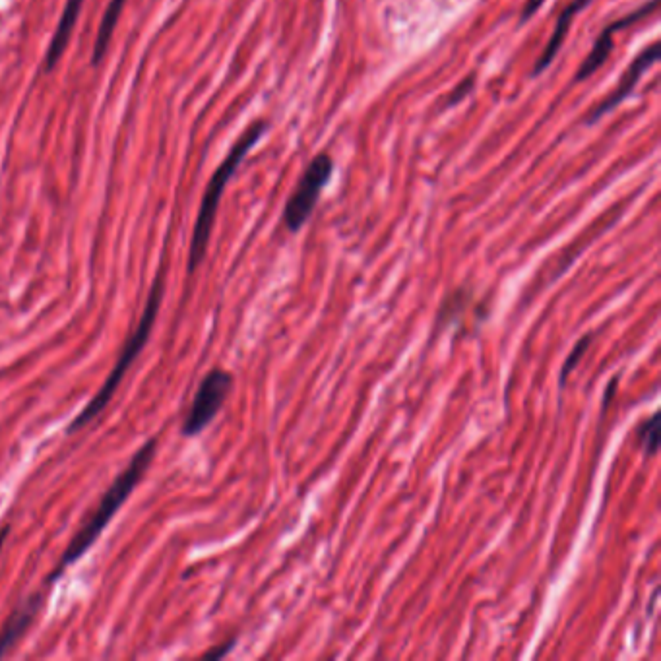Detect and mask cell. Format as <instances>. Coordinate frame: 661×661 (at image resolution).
<instances>
[{
	"label": "cell",
	"instance_id": "cell-9",
	"mask_svg": "<svg viewBox=\"0 0 661 661\" xmlns=\"http://www.w3.org/2000/svg\"><path fill=\"white\" fill-rule=\"evenodd\" d=\"M82 6H84V0H66L64 4L63 16L57 24V30L53 33L51 37V43L47 47V55H45V61H43V68L45 72H51L64 55L66 51V45L72 37V32H74V26L80 18V12H82Z\"/></svg>",
	"mask_w": 661,
	"mask_h": 661
},
{
	"label": "cell",
	"instance_id": "cell-8",
	"mask_svg": "<svg viewBox=\"0 0 661 661\" xmlns=\"http://www.w3.org/2000/svg\"><path fill=\"white\" fill-rule=\"evenodd\" d=\"M45 592L47 590L22 599L14 607V611L8 615L6 623L0 629V658L6 656L26 636V632L32 627L35 617L39 615L41 607L45 605V599H47Z\"/></svg>",
	"mask_w": 661,
	"mask_h": 661
},
{
	"label": "cell",
	"instance_id": "cell-15",
	"mask_svg": "<svg viewBox=\"0 0 661 661\" xmlns=\"http://www.w3.org/2000/svg\"><path fill=\"white\" fill-rule=\"evenodd\" d=\"M235 644H237V638H231V640L223 642V644H220V646H216L214 650L206 652V654H204V658H206V660H220V658L227 656V654L233 650V646H235Z\"/></svg>",
	"mask_w": 661,
	"mask_h": 661
},
{
	"label": "cell",
	"instance_id": "cell-1",
	"mask_svg": "<svg viewBox=\"0 0 661 661\" xmlns=\"http://www.w3.org/2000/svg\"><path fill=\"white\" fill-rule=\"evenodd\" d=\"M156 450H158V439L154 437V439L144 442L134 452L128 466L115 477V481L103 493L99 503L95 504L92 514L84 520L80 530L74 534V537L70 539V543L66 545L61 561L57 563L55 570L43 582V590H51V586L63 576L64 572L72 567L74 563H78L90 551V547L105 532V528L111 524V520L117 516L121 506L130 499L136 485L144 479V473L148 472V468L152 466Z\"/></svg>",
	"mask_w": 661,
	"mask_h": 661
},
{
	"label": "cell",
	"instance_id": "cell-10",
	"mask_svg": "<svg viewBox=\"0 0 661 661\" xmlns=\"http://www.w3.org/2000/svg\"><path fill=\"white\" fill-rule=\"evenodd\" d=\"M590 2H592V0H572V2H568L567 8L563 10V14H561L559 20H557V26H555V30H553V35H551L549 43L545 45L541 57L537 59L532 76H537V74L545 72V70L553 64V59L557 57L559 49L563 47V41H565V37H567L568 28L572 26L574 16H576L580 10H584Z\"/></svg>",
	"mask_w": 661,
	"mask_h": 661
},
{
	"label": "cell",
	"instance_id": "cell-17",
	"mask_svg": "<svg viewBox=\"0 0 661 661\" xmlns=\"http://www.w3.org/2000/svg\"><path fill=\"white\" fill-rule=\"evenodd\" d=\"M543 2L545 0H528L526 6H524V10H522V14H520V24H526L536 14L537 10L541 8Z\"/></svg>",
	"mask_w": 661,
	"mask_h": 661
},
{
	"label": "cell",
	"instance_id": "cell-4",
	"mask_svg": "<svg viewBox=\"0 0 661 661\" xmlns=\"http://www.w3.org/2000/svg\"><path fill=\"white\" fill-rule=\"evenodd\" d=\"M332 169H334V163L326 154H318L305 169L293 194L287 198L284 208L285 227L291 233H297L315 212L318 196L326 187V183L330 181Z\"/></svg>",
	"mask_w": 661,
	"mask_h": 661
},
{
	"label": "cell",
	"instance_id": "cell-5",
	"mask_svg": "<svg viewBox=\"0 0 661 661\" xmlns=\"http://www.w3.org/2000/svg\"><path fill=\"white\" fill-rule=\"evenodd\" d=\"M231 390H233V375L225 369L216 367L202 378L192 398L187 419L183 423V435L185 437L200 435L218 417Z\"/></svg>",
	"mask_w": 661,
	"mask_h": 661
},
{
	"label": "cell",
	"instance_id": "cell-6",
	"mask_svg": "<svg viewBox=\"0 0 661 661\" xmlns=\"http://www.w3.org/2000/svg\"><path fill=\"white\" fill-rule=\"evenodd\" d=\"M658 57H660V45H658V43H652L648 49H644V51L632 61V64L627 68V72L623 74V78H621L617 90L611 92L609 97H607L603 103H599L598 107L592 111V115L588 117V125L598 123L601 117H605L607 113L615 111V107H619L625 99H629L630 94L634 92V88L638 86L640 78H642V76H644V74L656 64Z\"/></svg>",
	"mask_w": 661,
	"mask_h": 661
},
{
	"label": "cell",
	"instance_id": "cell-3",
	"mask_svg": "<svg viewBox=\"0 0 661 661\" xmlns=\"http://www.w3.org/2000/svg\"><path fill=\"white\" fill-rule=\"evenodd\" d=\"M264 132H266V123H262V121L249 126L247 132L235 142V146L231 148L227 158L223 159V163L216 169L214 177L210 179L208 189L204 192V198L200 204V210H198V218L194 223V233H192V241H190L189 268H187L190 276L198 270V266L204 262V256L208 252L223 190L231 181V177L235 175V171L239 169V165L243 163V159L247 158V154L256 146V142L262 138Z\"/></svg>",
	"mask_w": 661,
	"mask_h": 661
},
{
	"label": "cell",
	"instance_id": "cell-13",
	"mask_svg": "<svg viewBox=\"0 0 661 661\" xmlns=\"http://www.w3.org/2000/svg\"><path fill=\"white\" fill-rule=\"evenodd\" d=\"M658 421H660V415L658 413H652L646 421H642L638 425V431H636V439H638V444L642 446L644 454L650 458V456H656L658 448H660V427H658Z\"/></svg>",
	"mask_w": 661,
	"mask_h": 661
},
{
	"label": "cell",
	"instance_id": "cell-2",
	"mask_svg": "<svg viewBox=\"0 0 661 661\" xmlns=\"http://www.w3.org/2000/svg\"><path fill=\"white\" fill-rule=\"evenodd\" d=\"M163 293H165V276H163V272H159L154 284H152V289H150V295H148V301H146L142 316H140L134 332L128 336L115 367L111 369L109 377L105 378L103 386L95 392L94 398L86 404V408L80 411L74 417V421L68 425V429H66L68 435H74V433L82 431L88 423H92L95 417H99L103 410L109 406V402L113 400L115 392L119 390L128 369L132 367V363L138 359V355L142 353V349L146 347L148 340H150V334H152V330L156 326V320H158Z\"/></svg>",
	"mask_w": 661,
	"mask_h": 661
},
{
	"label": "cell",
	"instance_id": "cell-14",
	"mask_svg": "<svg viewBox=\"0 0 661 661\" xmlns=\"http://www.w3.org/2000/svg\"><path fill=\"white\" fill-rule=\"evenodd\" d=\"M592 342H594V336L592 334H588V336H584V338H580L578 342H576V346L572 347V351L568 353V359L565 361V365H563V369H561V386H565L567 384V377L578 367V363H580V359L584 357V353L588 351V347L592 346Z\"/></svg>",
	"mask_w": 661,
	"mask_h": 661
},
{
	"label": "cell",
	"instance_id": "cell-11",
	"mask_svg": "<svg viewBox=\"0 0 661 661\" xmlns=\"http://www.w3.org/2000/svg\"><path fill=\"white\" fill-rule=\"evenodd\" d=\"M126 0H109L107 4V10L101 18V24H99V30H97V35H95L94 43V53H92V66H99L101 61L105 59L107 51H109V43L113 39V33L117 30V24H119V18L123 14V8H125Z\"/></svg>",
	"mask_w": 661,
	"mask_h": 661
},
{
	"label": "cell",
	"instance_id": "cell-7",
	"mask_svg": "<svg viewBox=\"0 0 661 661\" xmlns=\"http://www.w3.org/2000/svg\"><path fill=\"white\" fill-rule=\"evenodd\" d=\"M656 8H658V0H650L648 4L640 6L638 10H634L629 16H625V18H621V20L609 24L603 32L599 33L598 41L594 43L590 55L584 59V63L580 66V70L576 72L574 82H584V80H588V78H590L596 70H599V68L605 64V61L609 59V55H611V51H613V33L621 32V30L629 28L634 22H638L640 18L652 14Z\"/></svg>",
	"mask_w": 661,
	"mask_h": 661
},
{
	"label": "cell",
	"instance_id": "cell-18",
	"mask_svg": "<svg viewBox=\"0 0 661 661\" xmlns=\"http://www.w3.org/2000/svg\"><path fill=\"white\" fill-rule=\"evenodd\" d=\"M8 534H10V526L6 524V526L0 528V555H2V547H4V543H6V539H8Z\"/></svg>",
	"mask_w": 661,
	"mask_h": 661
},
{
	"label": "cell",
	"instance_id": "cell-16",
	"mask_svg": "<svg viewBox=\"0 0 661 661\" xmlns=\"http://www.w3.org/2000/svg\"><path fill=\"white\" fill-rule=\"evenodd\" d=\"M473 88V78H468L466 82H462V86H458L454 92H452V97L448 101V105H456L458 101H462L466 95L472 92Z\"/></svg>",
	"mask_w": 661,
	"mask_h": 661
},
{
	"label": "cell",
	"instance_id": "cell-12",
	"mask_svg": "<svg viewBox=\"0 0 661 661\" xmlns=\"http://www.w3.org/2000/svg\"><path fill=\"white\" fill-rule=\"evenodd\" d=\"M472 303V291L460 287L454 293H450L444 301H442L441 311H439V324L448 326L458 322L460 315L466 311V307Z\"/></svg>",
	"mask_w": 661,
	"mask_h": 661
}]
</instances>
